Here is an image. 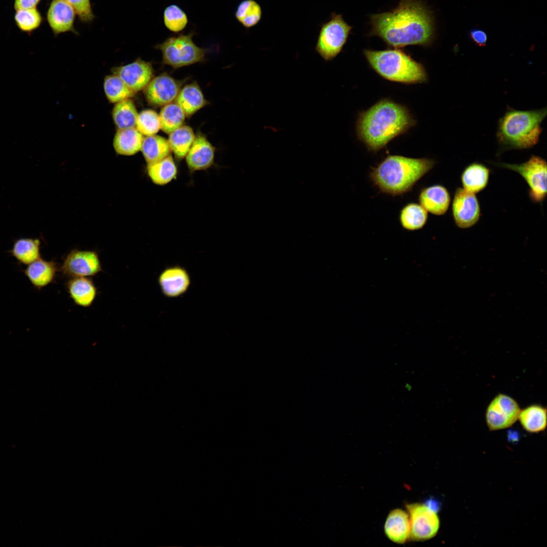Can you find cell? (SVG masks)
I'll return each instance as SVG.
<instances>
[{"mask_svg": "<svg viewBox=\"0 0 547 547\" xmlns=\"http://www.w3.org/2000/svg\"><path fill=\"white\" fill-rule=\"evenodd\" d=\"M370 19L369 35L379 37L391 47H427L435 38L433 14L421 0H401L393 11L373 15Z\"/></svg>", "mask_w": 547, "mask_h": 547, "instance_id": "obj_1", "label": "cell"}, {"mask_svg": "<svg viewBox=\"0 0 547 547\" xmlns=\"http://www.w3.org/2000/svg\"><path fill=\"white\" fill-rule=\"evenodd\" d=\"M415 123L405 106L383 99L360 114L357 135L369 151L376 152L395 137L406 133Z\"/></svg>", "mask_w": 547, "mask_h": 547, "instance_id": "obj_2", "label": "cell"}, {"mask_svg": "<svg viewBox=\"0 0 547 547\" xmlns=\"http://www.w3.org/2000/svg\"><path fill=\"white\" fill-rule=\"evenodd\" d=\"M436 163L426 158L388 155L376 167H371L369 177L381 192L392 196H401L410 191Z\"/></svg>", "mask_w": 547, "mask_h": 547, "instance_id": "obj_3", "label": "cell"}, {"mask_svg": "<svg viewBox=\"0 0 547 547\" xmlns=\"http://www.w3.org/2000/svg\"><path fill=\"white\" fill-rule=\"evenodd\" d=\"M546 108L531 110L510 109L500 119L496 134L500 151L532 147L539 141Z\"/></svg>", "mask_w": 547, "mask_h": 547, "instance_id": "obj_4", "label": "cell"}, {"mask_svg": "<svg viewBox=\"0 0 547 547\" xmlns=\"http://www.w3.org/2000/svg\"><path fill=\"white\" fill-rule=\"evenodd\" d=\"M364 54L372 68L387 80L406 84L422 83L427 80L423 65L400 49H365Z\"/></svg>", "mask_w": 547, "mask_h": 547, "instance_id": "obj_5", "label": "cell"}, {"mask_svg": "<svg viewBox=\"0 0 547 547\" xmlns=\"http://www.w3.org/2000/svg\"><path fill=\"white\" fill-rule=\"evenodd\" d=\"M193 33L170 37L156 48L161 51L163 61L179 68L202 61L207 50L197 46L192 41Z\"/></svg>", "mask_w": 547, "mask_h": 547, "instance_id": "obj_6", "label": "cell"}, {"mask_svg": "<svg viewBox=\"0 0 547 547\" xmlns=\"http://www.w3.org/2000/svg\"><path fill=\"white\" fill-rule=\"evenodd\" d=\"M351 29L341 14L332 13L330 19L321 25L316 51L325 61L333 60L342 51Z\"/></svg>", "mask_w": 547, "mask_h": 547, "instance_id": "obj_7", "label": "cell"}, {"mask_svg": "<svg viewBox=\"0 0 547 547\" xmlns=\"http://www.w3.org/2000/svg\"><path fill=\"white\" fill-rule=\"evenodd\" d=\"M495 165L518 173L527 184L530 200L536 204L543 202L547 191V165L544 159L532 155L527 161L520 164L497 163Z\"/></svg>", "mask_w": 547, "mask_h": 547, "instance_id": "obj_8", "label": "cell"}, {"mask_svg": "<svg viewBox=\"0 0 547 547\" xmlns=\"http://www.w3.org/2000/svg\"><path fill=\"white\" fill-rule=\"evenodd\" d=\"M521 408L517 402L504 394H498L490 401L485 412L487 427L492 431L512 426L518 419Z\"/></svg>", "mask_w": 547, "mask_h": 547, "instance_id": "obj_9", "label": "cell"}, {"mask_svg": "<svg viewBox=\"0 0 547 547\" xmlns=\"http://www.w3.org/2000/svg\"><path fill=\"white\" fill-rule=\"evenodd\" d=\"M406 507L410 522V539L414 541H424L437 535L440 526L437 512L424 503L407 504Z\"/></svg>", "mask_w": 547, "mask_h": 547, "instance_id": "obj_10", "label": "cell"}, {"mask_svg": "<svg viewBox=\"0 0 547 547\" xmlns=\"http://www.w3.org/2000/svg\"><path fill=\"white\" fill-rule=\"evenodd\" d=\"M451 212L455 225L461 229L474 226L481 216V206L476 194L460 187L454 192Z\"/></svg>", "mask_w": 547, "mask_h": 547, "instance_id": "obj_11", "label": "cell"}, {"mask_svg": "<svg viewBox=\"0 0 547 547\" xmlns=\"http://www.w3.org/2000/svg\"><path fill=\"white\" fill-rule=\"evenodd\" d=\"M102 270L98 253L90 250H71L65 257L61 266L63 275L69 278H90Z\"/></svg>", "mask_w": 547, "mask_h": 547, "instance_id": "obj_12", "label": "cell"}, {"mask_svg": "<svg viewBox=\"0 0 547 547\" xmlns=\"http://www.w3.org/2000/svg\"><path fill=\"white\" fill-rule=\"evenodd\" d=\"M181 86L179 81L167 74H162L151 80L144 88V93L150 104L164 106L176 99Z\"/></svg>", "mask_w": 547, "mask_h": 547, "instance_id": "obj_13", "label": "cell"}, {"mask_svg": "<svg viewBox=\"0 0 547 547\" xmlns=\"http://www.w3.org/2000/svg\"><path fill=\"white\" fill-rule=\"evenodd\" d=\"M118 75L134 93L144 89L151 81L153 68L151 64L140 59L113 69Z\"/></svg>", "mask_w": 547, "mask_h": 547, "instance_id": "obj_14", "label": "cell"}, {"mask_svg": "<svg viewBox=\"0 0 547 547\" xmlns=\"http://www.w3.org/2000/svg\"><path fill=\"white\" fill-rule=\"evenodd\" d=\"M158 283L164 295L176 298L183 295L189 288L191 280L186 269L179 265L167 267L158 277Z\"/></svg>", "mask_w": 547, "mask_h": 547, "instance_id": "obj_15", "label": "cell"}, {"mask_svg": "<svg viewBox=\"0 0 547 547\" xmlns=\"http://www.w3.org/2000/svg\"><path fill=\"white\" fill-rule=\"evenodd\" d=\"M76 13L65 0H53L49 7L47 19L55 34L74 31Z\"/></svg>", "mask_w": 547, "mask_h": 547, "instance_id": "obj_16", "label": "cell"}, {"mask_svg": "<svg viewBox=\"0 0 547 547\" xmlns=\"http://www.w3.org/2000/svg\"><path fill=\"white\" fill-rule=\"evenodd\" d=\"M418 201L427 212L441 216L449 209L451 196L446 187L437 184L422 188L419 193Z\"/></svg>", "mask_w": 547, "mask_h": 547, "instance_id": "obj_17", "label": "cell"}, {"mask_svg": "<svg viewBox=\"0 0 547 547\" xmlns=\"http://www.w3.org/2000/svg\"><path fill=\"white\" fill-rule=\"evenodd\" d=\"M215 148L202 134H198L185 156L188 168L191 171L203 170L213 164Z\"/></svg>", "mask_w": 547, "mask_h": 547, "instance_id": "obj_18", "label": "cell"}, {"mask_svg": "<svg viewBox=\"0 0 547 547\" xmlns=\"http://www.w3.org/2000/svg\"><path fill=\"white\" fill-rule=\"evenodd\" d=\"M384 532L393 542L403 544L410 539V522L407 512L396 509L390 511L385 522Z\"/></svg>", "mask_w": 547, "mask_h": 547, "instance_id": "obj_19", "label": "cell"}, {"mask_svg": "<svg viewBox=\"0 0 547 547\" xmlns=\"http://www.w3.org/2000/svg\"><path fill=\"white\" fill-rule=\"evenodd\" d=\"M66 288L73 302L81 307H90L97 296V288L88 277L70 278L66 283Z\"/></svg>", "mask_w": 547, "mask_h": 547, "instance_id": "obj_20", "label": "cell"}, {"mask_svg": "<svg viewBox=\"0 0 547 547\" xmlns=\"http://www.w3.org/2000/svg\"><path fill=\"white\" fill-rule=\"evenodd\" d=\"M490 176V170L486 165L479 162L472 163L461 173L462 188L475 194L480 192L488 185Z\"/></svg>", "mask_w": 547, "mask_h": 547, "instance_id": "obj_21", "label": "cell"}, {"mask_svg": "<svg viewBox=\"0 0 547 547\" xmlns=\"http://www.w3.org/2000/svg\"><path fill=\"white\" fill-rule=\"evenodd\" d=\"M58 270L56 262L40 258L28 265L25 274L35 287L41 289L53 282Z\"/></svg>", "mask_w": 547, "mask_h": 547, "instance_id": "obj_22", "label": "cell"}, {"mask_svg": "<svg viewBox=\"0 0 547 547\" xmlns=\"http://www.w3.org/2000/svg\"><path fill=\"white\" fill-rule=\"evenodd\" d=\"M175 101L188 116L196 113L207 103L201 88L195 82L181 89Z\"/></svg>", "mask_w": 547, "mask_h": 547, "instance_id": "obj_23", "label": "cell"}, {"mask_svg": "<svg viewBox=\"0 0 547 547\" xmlns=\"http://www.w3.org/2000/svg\"><path fill=\"white\" fill-rule=\"evenodd\" d=\"M546 408L539 404H532L521 409L518 420L522 427L530 433L545 430L547 424Z\"/></svg>", "mask_w": 547, "mask_h": 547, "instance_id": "obj_24", "label": "cell"}, {"mask_svg": "<svg viewBox=\"0 0 547 547\" xmlns=\"http://www.w3.org/2000/svg\"><path fill=\"white\" fill-rule=\"evenodd\" d=\"M143 139L136 127L118 129L113 139V147L119 154L133 155L141 150Z\"/></svg>", "mask_w": 547, "mask_h": 547, "instance_id": "obj_25", "label": "cell"}, {"mask_svg": "<svg viewBox=\"0 0 547 547\" xmlns=\"http://www.w3.org/2000/svg\"><path fill=\"white\" fill-rule=\"evenodd\" d=\"M141 150L147 164L165 158L171 151L168 140L155 134L143 138Z\"/></svg>", "mask_w": 547, "mask_h": 547, "instance_id": "obj_26", "label": "cell"}, {"mask_svg": "<svg viewBox=\"0 0 547 547\" xmlns=\"http://www.w3.org/2000/svg\"><path fill=\"white\" fill-rule=\"evenodd\" d=\"M428 219L427 211L420 204L409 203L400 211L399 220L404 229L413 231L420 229L426 224Z\"/></svg>", "mask_w": 547, "mask_h": 547, "instance_id": "obj_27", "label": "cell"}, {"mask_svg": "<svg viewBox=\"0 0 547 547\" xmlns=\"http://www.w3.org/2000/svg\"><path fill=\"white\" fill-rule=\"evenodd\" d=\"M168 141L176 158L181 160L185 157L196 136L192 128L188 126H181L169 134Z\"/></svg>", "mask_w": 547, "mask_h": 547, "instance_id": "obj_28", "label": "cell"}, {"mask_svg": "<svg viewBox=\"0 0 547 547\" xmlns=\"http://www.w3.org/2000/svg\"><path fill=\"white\" fill-rule=\"evenodd\" d=\"M147 171L152 181L160 185L171 182L177 173L176 164L171 155L157 162L147 164Z\"/></svg>", "mask_w": 547, "mask_h": 547, "instance_id": "obj_29", "label": "cell"}, {"mask_svg": "<svg viewBox=\"0 0 547 547\" xmlns=\"http://www.w3.org/2000/svg\"><path fill=\"white\" fill-rule=\"evenodd\" d=\"M40 246L38 239H20L14 243L12 253L20 263L29 265L41 258Z\"/></svg>", "mask_w": 547, "mask_h": 547, "instance_id": "obj_30", "label": "cell"}, {"mask_svg": "<svg viewBox=\"0 0 547 547\" xmlns=\"http://www.w3.org/2000/svg\"><path fill=\"white\" fill-rule=\"evenodd\" d=\"M138 114L134 103L129 98L116 103L112 112L118 129L135 127Z\"/></svg>", "mask_w": 547, "mask_h": 547, "instance_id": "obj_31", "label": "cell"}, {"mask_svg": "<svg viewBox=\"0 0 547 547\" xmlns=\"http://www.w3.org/2000/svg\"><path fill=\"white\" fill-rule=\"evenodd\" d=\"M185 116L183 110L176 102L164 105L159 114L161 129L164 132L170 134L182 126Z\"/></svg>", "mask_w": 547, "mask_h": 547, "instance_id": "obj_32", "label": "cell"}, {"mask_svg": "<svg viewBox=\"0 0 547 547\" xmlns=\"http://www.w3.org/2000/svg\"><path fill=\"white\" fill-rule=\"evenodd\" d=\"M103 88L106 98L111 103H116L129 99L135 93L114 74L105 77Z\"/></svg>", "mask_w": 547, "mask_h": 547, "instance_id": "obj_33", "label": "cell"}, {"mask_svg": "<svg viewBox=\"0 0 547 547\" xmlns=\"http://www.w3.org/2000/svg\"><path fill=\"white\" fill-rule=\"evenodd\" d=\"M235 16L238 21L246 28L257 25L262 17L260 5L254 0H244L238 5Z\"/></svg>", "mask_w": 547, "mask_h": 547, "instance_id": "obj_34", "label": "cell"}, {"mask_svg": "<svg viewBox=\"0 0 547 547\" xmlns=\"http://www.w3.org/2000/svg\"><path fill=\"white\" fill-rule=\"evenodd\" d=\"M14 20L21 30L29 32L40 26L43 19L37 9L33 8L16 10Z\"/></svg>", "mask_w": 547, "mask_h": 547, "instance_id": "obj_35", "label": "cell"}, {"mask_svg": "<svg viewBox=\"0 0 547 547\" xmlns=\"http://www.w3.org/2000/svg\"><path fill=\"white\" fill-rule=\"evenodd\" d=\"M135 127L142 135H155L161 129L159 115L151 109L142 111L138 114Z\"/></svg>", "mask_w": 547, "mask_h": 547, "instance_id": "obj_36", "label": "cell"}, {"mask_svg": "<svg viewBox=\"0 0 547 547\" xmlns=\"http://www.w3.org/2000/svg\"><path fill=\"white\" fill-rule=\"evenodd\" d=\"M164 22L170 31L178 32L185 28L188 19L185 12L178 6L171 5L164 11Z\"/></svg>", "mask_w": 547, "mask_h": 547, "instance_id": "obj_37", "label": "cell"}, {"mask_svg": "<svg viewBox=\"0 0 547 547\" xmlns=\"http://www.w3.org/2000/svg\"><path fill=\"white\" fill-rule=\"evenodd\" d=\"M73 8L76 15L84 22L92 21L94 18L90 0H65Z\"/></svg>", "mask_w": 547, "mask_h": 547, "instance_id": "obj_38", "label": "cell"}, {"mask_svg": "<svg viewBox=\"0 0 547 547\" xmlns=\"http://www.w3.org/2000/svg\"><path fill=\"white\" fill-rule=\"evenodd\" d=\"M472 40L477 45L483 47L486 45L487 36L485 31L479 29H474L470 31Z\"/></svg>", "mask_w": 547, "mask_h": 547, "instance_id": "obj_39", "label": "cell"}, {"mask_svg": "<svg viewBox=\"0 0 547 547\" xmlns=\"http://www.w3.org/2000/svg\"><path fill=\"white\" fill-rule=\"evenodd\" d=\"M41 0H14L16 10L36 8Z\"/></svg>", "mask_w": 547, "mask_h": 547, "instance_id": "obj_40", "label": "cell"}]
</instances>
